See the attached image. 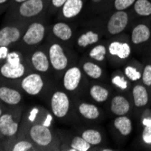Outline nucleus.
Returning <instances> with one entry per match:
<instances>
[{"instance_id":"nucleus-1","label":"nucleus","mask_w":151,"mask_h":151,"mask_svg":"<svg viewBox=\"0 0 151 151\" xmlns=\"http://www.w3.org/2000/svg\"><path fill=\"white\" fill-rule=\"evenodd\" d=\"M17 138L29 139L34 143L37 150H61V139L58 132L53 127L40 123L20 127Z\"/></svg>"},{"instance_id":"nucleus-2","label":"nucleus","mask_w":151,"mask_h":151,"mask_svg":"<svg viewBox=\"0 0 151 151\" xmlns=\"http://www.w3.org/2000/svg\"><path fill=\"white\" fill-rule=\"evenodd\" d=\"M46 41L52 74L57 81H60L62 75L68 68L78 63L77 51L56 41Z\"/></svg>"},{"instance_id":"nucleus-3","label":"nucleus","mask_w":151,"mask_h":151,"mask_svg":"<svg viewBox=\"0 0 151 151\" xmlns=\"http://www.w3.org/2000/svg\"><path fill=\"white\" fill-rule=\"evenodd\" d=\"M45 98L54 119L66 121L77 118L74 112L73 98L62 87L52 85Z\"/></svg>"},{"instance_id":"nucleus-4","label":"nucleus","mask_w":151,"mask_h":151,"mask_svg":"<svg viewBox=\"0 0 151 151\" xmlns=\"http://www.w3.org/2000/svg\"><path fill=\"white\" fill-rule=\"evenodd\" d=\"M49 19L47 14L31 21L25 28L23 36L15 48L20 49L23 52H27L44 44L45 41L48 28Z\"/></svg>"},{"instance_id":"nucleus-5","label":"nucleus","mask_w":151,"mask_h":151,"mask_svg":"<svg viewBox=\"0 0 151 151\" xmlns=\"http://www.w3.org/2000/svg\"><path fill=\"white\" fill-rule=\"evenodd\" d=\"M51 0H26L12 9H7L4 22H31L47 14Z\"/></svg>"},{"instance_id":"nucleus-6","label":"nucleus","mask_w":151,"mask_h":151,"mask_svg":"<svg viewBox=\"0 0 151 151\" xmlns=\"http://www.w3.org/2000/svg\"><path fill=\"white\" fill-rule=\"evenodd\" d=\"M61 87L69 93L73 99L82 98L89 80L82 73L78 63L70 66L63 73L61 79Z\"/></svg>"},{"instance_id":"nucleus-7","label":"nucleus","mask_w":151,"mask_h":151,"mask_svg":"<svg viewBox=\"0 0 151 151\" xmlns=\"http://www.w3.org/2000/svg\"><path fill=\"white\" fill-rule=\"evenodd\" d=\"M49 78L36 72H30L17 82L24 93L32 97H37L45 96L52 88V83Z\"/></svg>"},{"instance_id":"nucleus-8","label":"nucleus","mask_w":151,"mask_h":151,"mask_svg":"<svg viewBox=\"0 0 151 151\" xmlns=\"http://www.w3.org/2000/svg\"><path fill=\"white\" fill-rule=\"evenodd\" d=\"M23 105L16 107H6L0 116V133L4 139H15L19 132L23 116Z\"/></svg>"},{"instance_id":"nucleus-9","label":"nucleus","mask_w":151,"mask_h":151,"mask_svg":"<svg viewBox=\"0 0 151 151\" xmlns=\"http://www.w3.org/2000/svg\"><path fill=\"white\" fill-rule=\"evenodd\" d=\"M24 53L25 62L31 72H36L48 77L52 74L46 43L27 51Z\"/></svg>"},{"instance_id":"nucleus-10","label":"nucleus","mask_w":151,"mask_h":151,"mask_svg":"<svg viewBox=\"0 0 151 151\" xmlns=\"http://www.w3.org/2000/svg\"><path fill=\"white\" fill-rule=\"evenodd\" d=\"M76 33V26L72 22L57 20L55 23L49 24L45 41H56L66 46L73 48Z\"/></svg>"},{"instance_id":"nucleus-11","label":"nucleus","mask_w":151,"mask_h":151,"mask_svg":"<svg viewBox=\"0 0 151 151\" xmlns=\"http://www.w3.org/2000/svg\"><path fill=\"white\" fill-rule=\"evenodd\" d=\"M29 23L24 21L4 22L3 26L0 28V46L15 47Z\"/></svg>"},{"instance_id":"nucleus-12","label":"nucleus","mask_w":151,"mask_h":151,"mask_svg":"<svg viewBox=\"0 0 151 151\" xmlns=\"http://www.w3.org/2000/svg\"><path fill=\"white\" fill-rule=\"evenodd\" d=\"M103 35V29H101V26H87L76 33L73 48H75V50L79 52H84L90 47L100 43Z\"/></svg>"},{"instance_id":"nucleus-13","label":"nucleus","mask_w":151,"mask_h":151,"mask_svg":"<svg viewBox=\"0 0 151 151\" xmlns=\"http://www.w3.org/2000/svg\"><path fill=\"white\" fill-rule=\"evenodd\" d=\"M74 112L78 119L88 122H98L104 118V111L91 101H86L82 98L73 99Z\"/></svg>"},{"instance_id":"nucleus-14","label":"nucleus","mask_w":151,"mask_h":151,"mask_svg":"<svg viewBox=\"0 0 151 151\" xmlns=\"http://www.w3.org/2000/svg\"><path fill=\"white\" fill-rule=\"evenodd\" d=\"M53 115L47 109L40 105H35L23 112L20 127L35 124V123L53 127Z\"/></svg>"},{"instance_id":"nucleus-15","label":"nucleus","mask_w":151,"mask_h":151,"mask_svg":"<svg viewBox=\"0 0 151 151\" xmlns=\"http://www.w3.org/2000/svg\"><path fill=\"white\" fill-rule=\"evenodd\" d=\"M0 101L7 107L20 106L24 102V92L17 81L0 78Z\"/></svg>"},{"instance_id":"nucleus-16","label":"nucleus","mask_w":151,"mask_h":151,"mask_svg":"<svg viewBox=\"0 0 151 151\" xmlns=\"http://www.w3.org/2000/svg\"><path fill=\"white\" fill-rule=\"evenodd\" d=\"M129 23V15L126 10H115L107 19L103 33L107 37H113L124 32Z\"/></svg>"},{"instance_id":"nucleus-17","label":"nucleus","mask_w":151,"mask_h":151,"mask_svg":"<svg viewBox=\"0 0 151 151\" xmlns=\"http://www.w3.org/2000/svg\"><path fill=\"white\" fill-rule=\"evenodd\" d=\"M86 95L91 101L101 105L109 101L111 90L108 84L101 81H89L84 93V96Z\"/></svg>"},{"instance_id":"nucleus-18","label":"nucleus","mask_w":151,"mask_h":151,"mask_svg":"<svg viewBox=\"0 0 151 151\" xmlns=\"http://www.w3.org/2000/svg\"><path fill=\"white\" fill-rule=\"evenodd\" d=\"M61 139V150L64 151H91L94 149L78 133L75 135H65L63 130H57Z\"/></svg>"},{"instance_id":"nucleus-19","label":"nucleus","mask_w":151,"mask_h":151,"mask_svg":"<svg viewBox=\"0 0 151 151\" xmlns=\"http://www.w3.org/2000/svg\"><path fill=\"white\" fill-rule=\"evenodd\" d=\"M108 60L125 61L131 54V46L129 42L121 39L113 38L107 42Z\"/></svg>"},{"instance_id":"nucleus-20","label":"nucleus","mask_w":151,"mask_h":151,"mask_svg":"<svg viewBox=\"0 0 151 151\" xmlns=\"http://www.w3.org/2000/svg\"><path fill=\"white\" fill-rule=\"evenodd\" d=\"M88 0H67L56 15V20L73 21L81 14Z\"/></svg>"},{"instance_id":"nucleus-21","label":"nucleus","mask_w":151,"mask_h":151,"mask_svg":"<svg viewBox=\"0 0 151 151\" xmlns=\"http://www.w3.org/2000/svg\"><path fill=\"white\" fill-rule=\"evenodd\" d=\"M78 64L89 81H102L105 79L104 67L101 64L91 60L86 55H82L79 59Z\"/></svg>"},{"instance_id":"nucleus-22","label":"nucleus","mask_w":151,"mask_h":151,"mask_svg":"<svg viewBox=\"0 0 151 151\" xmlns=\"http://www.w3.org/2000/svg\"><path fill=\"white\" fill-rule=\"evenodd\" d=\"M30 72L26 62L20 65H12L5 63L0 67V78L6 81H17Z\"/></svg>"},{"instance_id":"nucleus-23","label":"nucleus","mask_w":151,"mask_h":151,"mask_svg":"<svg viewBox=\"0 0 151 151\" xmlns=\"http://www.w3.org/2000/svg\"><path fill=\"white\" fill-rule=\"evenodd\" d=\"M76 132L92 147H101L104 144V133L97 127H77Z\"/></svg>"},{"instance_id":"nucleus-24","label":"nucleus","mask_w":151,"mask_h":151,"mask_svg":"<svg viewBox=\"0 0 151 151\" xmlns=\"http://www.w3.org/2000/svg\"><path fill=\"white\" fill-rule=\"evenodd\" d=\"M109 111L114 116L127 115L131 109V103L128 98L122 94H115L109 99Z\"/></svg>"},{"instance_id":"nucleus-25","label":"nucleus","mask_w":151,"mask_h":151,"mask_svg":"<svg viewBox=\"0 0 151 151\" xmlns=\"http://www.w3.org/2000/svg\"><path fill=\"white\" fill-rule=\"evenodd\" d=\"M88 58L91 60L101 64L102 66L108 61V48H107V42L103 43L101 42L94 45L93 46L90 47L86 52L85 54Z\"/></svg>"},{"instance_id":"nucleus-26","label":"nucleus","mask_w":151,"mask_h":151,"mask_svg":"<svg viewBox=\"0 0 151 151\" xmlns=\"http://www.w3.org/2000/svg\"><path fill=\"white\" fill-rule=\"evenodd\" d=\"M150 37L151 29L145 24H139L135 25L130 34V41L134 45H139L147 42Z\"/></svg>"},{"instance_id":"nucleus-27","label":"nucleus","mask_w":151,"mask_h":151,"mask_svg":"<svg viewBox=\"0 0 151 151\" xmlns=\"http://www.w3.org/2000/svg\"><path fill=\"white\" fill-rule=\"evenodd\" d=\"M132 101L136 108H143L149 101V94L144 84H136L132 88Z\"/></svg>"},{"instance_id":"nucleus-28","label":"nucleus","mask_w":151,"mask_h":151,"mask_svg":"<svg viewBox=\"0 0 151 151\" xmlns=\"http://www.w3.org/2000/svg\"><path fill=\"white\" fill-rule=\"evenodd\" d=\"M11 140V143L8 145H4V149L12 150V151H36L37 148L32 141L27 139L15 138V139H7Z\"/></svg>"},{"instance_id":"nucleus-29","label":"nucleus","mask_w":151,"mask_h":151,"mask_svg":"<svg viewBox=\"0 0 151 151\" xmlns=\"http://www.w3.org/2000/svg\"><path fill=\"white\" fill-rule=\"evenodd\" d=\"M112 126L123 137L129 136L132 131V121L127 115L117 116L112 121Z\"/></svg>"},{"instance_id":"nucleus-30","label":"nucleus","mask_w":151,"mask_h":151,"mask_svg":"<svg viewBox=\"0 0 151 151\" xmlns=\"http://www.w3.org/2000/svg\"><path fill=\"white\" fill-rule=\"evenodd\" d=\"M129 79L126 77L124 73H121L120 72H114L111 76V85L118 91H127L129 88Z\"/></svg>"},{"instance_id":"nucleus-31","label":"nucleus","mask_w":151,"mask_h":151,"mask_svg":"<svg viewBox=\"0 0 151 151\" xmlns=\"http://www.w3.org/2000/svg\"><path fill=\"white\" fill-rule=\"evenodd\" d=\"M134 11L139 17L151 16V1L149 0H136L133 5Z\"/></svg>"},{"instance_id":"nucleus-32","label":"nucleus","mask_w":151,"mask_h":151,"mask_svg":"<svg viewBox=\"0 0 151 151\" xmlns=\"http://www.w3.org/2000/svg\"><path fill=\"white\" fill-rule=\"evenodd\" d=\"M9 64L12 65H20L24 63H25V53L20 49L13 47L6 58V62Z\"/></svg>"},{"instance_id":"nucleus-33","label":"nucleus","mask_w":151,"mask_h":151,"mask_svg":"<svg viewBox=\"0 0 151 151\" xmlns=\"http://www.w3.org/2000/svg\"><path fill=\"white\" fill-rule=\"evenodd\" d=\"M123 73H124V74L126 75V77L131 81H138L141 80V77H142V73L138 69V68L131 65V64L125 66L124 70H123Z\"/></svg>"},{"instance_id":"nucleus-34","label":"nucleus","mask_w":151,"mask_h":151,"mask_svg":"<svg viewBox=\"0 0 151 151\" xmlns=\"http://www.w3.org/2000/svg\"><path fill=\"white\" fill-rule=\"evenodd\" d=\"M67 0H51L49 8L47 11V15L48 17H55L62 6L65 4Z\"/></svg>"},{"instance_id":"nucleus-35","label":"nucleus","mask_w":151,"mask_h":151,"mask_svg":"<svg viewBox=\"0 0 151 151\" xmlns=\"http://www.w3.org/2000/svg\"><path fill=\"white\" fill-rule=\"evenodd\" d=\"M135 1L136 0H113L112 6L117 11L127 10L134 5Z\"/></svg>"},{"instance_id":"nucleus-36","label":"nucleus","mask_w":151,"mask_h":151,"mask_svg":"<svg viewBox=\"0 0 151 151\" xmlns=\"http://www.w3.org/2000/svg\"><path fill=\"white\" fill-rule=\"evenodd\" d=\"M141 81L146 87H151V63L145 65L142 72Z\"/></svg>"},{"instance_id":"nucleus-37","label":"nucleus","mask_w":151,"mask_h":151,"mask_svg":"<svg viewBox=\"0 0 151 151\" xmlns=\"http://www.w3.org/2000/svg\"><path fill=\"white\" fill-rule=\"evenodd\" d=\"M13 47H6V46H0V67H1L6 62L7 55L10 52V50Z\"/></svg>"},{"instance_id":"nucleus-38","label":"nucleus","mask_w":151,"mask_h":151,"mask_svg":"<svg viewBox=\"0 0 151 151\" xmlns=\"http://www.w3.org/2000/svg\"><path fill=\"white\" fill-rule=\"evenodd\" d=\"M142 141L146 145H151V126L144 127L142 131Z\"/></svg>"},{"instance_id":"nucleus-39","label":"nucleus","mask_w":151,"mask_h":151,"mask_svg":"<svg viewBox=\"0 0 151 151\" xmlns=\"http://www.w3.org/2000/svg\"><path fill=\"white\" fill-rule=\"evenodd\" d=\"M141 121H142V125L144 127L151 126V109H146L144 111Z\"/></svg>"},{"instance_id":"nucleus-40","label":"nucleus","mask_w":151,"mask_h":151,"mask_svg":"<svg viewBox=\"0 0 151 151\" xmlns=\"http://www.w3.org/2000/svg\"><path fill=\"white\" fill-rule=\"evenodd\" d=\"M26 0H10L9 3H8V8L7 9H12L14 7H16L17 6L25 2Z\"/></svg>"},{"instance_id":"nucleus-41","label":"nucleus","mask_w":151,"mask_h":151,"mask_svg":"<svg viewBox=\"0 0 151 151\" xmlns=\"http://www.w3.org/2000/svg\"><path fill=\"white\" fill-rule=\"evenodd\" d=\"M91 1L92 4H94V5L97 6L98 7H100L101 5H102V4L107 5V3L109 1V0H91Z\"/></svg>"},{"instance_id":"nucleus-42","label":"nucleus","mask_w":151,"mask_h":151,"mask_svg":"<svg viewBox=\"0 0 151 151\" xmlns=\"http://www.w3.org/2000/svg\"><path fill=\"white\" fill-rule=\"evenodd\" d=\"M6 105L0 101V116H1L2 114H3V112H4V111H5V109H6Z\"/></svg>"},{"instance_id":"nucleus-43","label":"nucleus","mask_w":151,"mask_h":151,"mask_svg":"<svg viewBox=\"0 0 151 151\" xmlns=\"http://www.w3.org/2000/svg\"><path fill=\"white\" fill-rule=\"evenodd\" d=\"M10 0H0V6H7Z\"/></svg>"},{"instance_id":"nucleus-44","label":"nucleus","mask_w":151,"mask_h":151,"mask_svg":"<svg viewBox=\"0 0 151 151\" xmlns=\"http://www.w3.org/2000/svg\"><path fill=\"white\" fill-rule=\"evenodd\" d=\"M7 6H0V15L3 13V12H5V11H6L7 10Z\"/></svg>"},{"instance_id":"nucleus-45","label":"nucleus","mask_w":151,"mask_h":151,"mask_svg":"<svg viewBox=\"0 0 151 151\" xmlns=\"http://www.w3.org/2000/svg\"><path fill=\"white\" fill-rule=\"evenodd\" d=\"M0 149H4V147H3V142H2L1 139H0Z\"/></svg>"},{"instance_id":"nucleus-46","label":"nucleus","mask_w":151,"mask_h":151,"mask_svg":"<svg viewBox=\"0 0 151 151\" xmlns=\"http://www.w3.org/2000/svg\"><path fill=\"white\" fill-rule=\"evenodd\" d=\"M0 139H1V140L4 139H3V137H2V135H1V133H0Z\"/></svg>"}]
</instances>
